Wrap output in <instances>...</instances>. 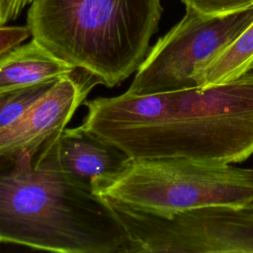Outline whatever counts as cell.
I'll return each instance as SVG.
<instances>
[{
    "instance_id": "6da1fadb",
    "label": "cell",
    "mask_w": 253,
    "mask_h": 253,
    "mask_svg": "<svg viewBox=\"0 0 253 253\" xmlns=\"http://www.w3.org/2000/svg\"><path fill=\"white\" fill-rule=\"evenodd\" d=\"M81 126L130 159L240 163L253 155V72L231 82L84 102Z\"/></svg>"
},
{
    "instance_id": "7a4b0ae2",
    "label": "cell",
    "mask_w": 253,
    "mask_h": 253,
    "mask_svg": "<svg viewBox=\"0 0 253 253\" xmlns=\"http://www.w3.org/2000/svg\"><path fill=\"white\" fill-rule=\"evenodd\" d=\"M57 132L0 152V243L58 253H135L107 201L55 166Z\"/></svg>"
},
{
    "instance_id": "3957f363",
    "label": "cell",
    "mask_w": 253,
    "mask_h": 253,
    "mask_svg": "<svg viewBox=\"0 0 253 253\" xmlns=\"http://www.w3.org/2000/svg\"><path fill=\"white\" fill-rule=\"evenodd\" d=\"M163 12L161 0H34L32 38L109 88L134 73Z\"/></svg>"
},
{
    "instance_id": "277c9868",
    "label": "cell",
    "mask_w": 253,
    "mask_h": 253,
    "mask_svg": "<svg viewBox=\"0 0 253 253\" xmlns=\"http://www.w3.org/2000/svg\"><path fill=\"white\" fill-rule=\"evenodd\" d=\"M91 188L107 201L169 216L253 202V169L187 158L129 159L119 172L94 180Z\"/></svg>"
},
{
    "instance_id": "5b68a950",
    "label": "cell",
    "mask_w": 253,
    "mask_h": 253,
    "mask_svg": "<svg viewBox=\"0 0 253 253\" xmlns=\"http://www.w3.org/2000/svg\"><path fill=\"white\" fill-rule=\"evenodd\" d=\"M253 22V7L207 15L186 6L183 18L155 44L126 91L149 95L202 86L208 63Z\"/></svg>"
},
{
    "instance_id": "8992f818",
    "label": "cell",
    "mask_w": 253,
    "mask_h": 253,
    "mask_svg": "<svg viewBox=\"0 0 253 253\" xmlns=\"http://www.w3.org/2000/svg\"><path fill=\"white\" fill-rule=\"evenodd\" d=\"M107 203L127 229L135 253H253V202L207 206L169 216Z\"/></svg>"
},
{
    "instance_id": "52a82bcc",
    "label": "cell",
    "mask_w": 253,
    "mask_h": 253,
    "mask_svg": "<svg viewBox=\"0 0 253 253\" xmlns=\"http://www.w3.org/2000/svg\"><path fill=\"white\" fill-rule=\"evenodd\" d=\"M59 78L17 121L0 129V152L30 146L62 130L93 86L99 84L83 70Z\"/></svg>"
},
{
    "instance_id": "ba28073f",
    "label": "cell",
    "mask_w": 253,
    "mask_h": 253,
    "mask_svg": "<svg viewBox=\"0 0 253 253\" xmlns=\"http://www.w3.org/2000/svg\"><path fill=\"white\" fill-rule=\"evenodd\" d=\"M52 150L55 166L90 188L94 180L119 172L130 159L124 151L81 126L58 131L53 138Z\"/></svg>"
},
{
    "instance_id": "9c48e42d",
    "label": "cell",
    "mask_w": 253,
    "mask_h": 253,
    "mask_svg": "<svg viewBox=\"0 0 253 253\" xmlns=\"http://www.w3.org/2000/svg\"><path fill=\"white\" fill-rule=\"evenodd\" d=\"M75 69L32 39L0 56V92L57 80Z\"/></svg>"
},
{
    "instance_id": "30bf717a",
    "label": "cell",
    "mask_w": 253,
    "mask_h": 253,
    "mask_svg": "<svg viewBox=\"0 0 253 253\" xmlns=\"http://www.w3.org/2000/svg\"><path fill=\"white\" fill-rule=\"evenodd\" d=\"M253 70V22L205 67L202 86L231 82Z\"/></svg>"
},
{
    "instance_id": "8fae6325",
    "label": "cell",
    "mask_w": 253,
    "mask_h": 253,
    "mask_svg": "<svg viewBox=\"0 0 253 253\" xmlns=\"http://www.w3.org/2000/svg\"><path fill=\"white\" fill-rule=\"evenodd\" d=\"M57 80H50L24 88L0 92V129L17 121L36 101L42 97Z\"/></svg>"
},
{
    "instance_id": "7c38bea8",
    "label": "cell",
    "mask_w": 253,
    "mask_h": 253,
    "mask_svg": "<svg viewBox=\"0 0 253 253\" xmlns=\"http://www.w3.org/2000/svg\"><path fill=\"white\" fill-rule=\"evenodd\" d=\"M185 6L191 7L207 15H223L253 7V0H181Z\"/></svg>"
},
{
    "instance_id": "4fadbf2b",
    "label": "cell",
    "mask_w": 253,
    "mask_h": 253,
    "mask_svg": "<svg viewBox=\"0 0 253 253\" xmlns=\"http://www.w3.org/2000/svg\"><path fill=\"white\" fill-rule=\"evenodd\" d=\"M31 37L28 26H0V56Z\"/></svg>"
},
{
    "instance_id": "5bb4252c",
    "label": "cell",
    "mask_w": 253,
    "mask_h": 253,
    "mask_svg": "<svg viewBox=\"0 0 253 253\" xmlns=\"http://www.w3.org/2000/svg\"><path fill=\"white\" fill-rule=\"evenodd\" d=\"M34 0H0V26L15 20Z\"/></svg>"
}]
</instances>
